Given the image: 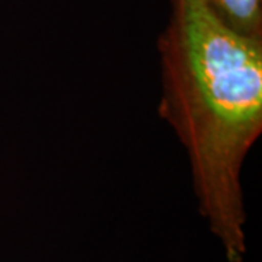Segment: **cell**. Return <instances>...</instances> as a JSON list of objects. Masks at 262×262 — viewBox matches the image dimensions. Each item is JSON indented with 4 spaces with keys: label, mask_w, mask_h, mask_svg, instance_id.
Masks as SVG:
<instances>
[{
    "label": "cell",
    "mask_w": 262,
    "mask_h": 262,
    "mask_svg": "<svg viewBox=\"0 0 262 262\" xmlns=\"http://www.w3.org/2000/svg\"><path fill=\"white\" fill-rule=\"evenodd\" d=\"M158 39L159 115L187 151L198 210L229 262L246 256L242 170L262 134V41L204 0H169Z\"/></svg>",
    "instance_id": "1"
},
{
    "label": "cell",
    "mask_w": 262,
    "mask_h": 262,
    "mask_svg": "<svg viewBox=\"0 0 262 262\" xmlns=\"http://www.w3.org/2000/svg\"><path fill=\"white\" fill-rule=\"evenodd\" d=\"M215 18L239 35L262 41V0H204Z\"/></svg>",
    "instance_id": "2"
}]
</instances>
